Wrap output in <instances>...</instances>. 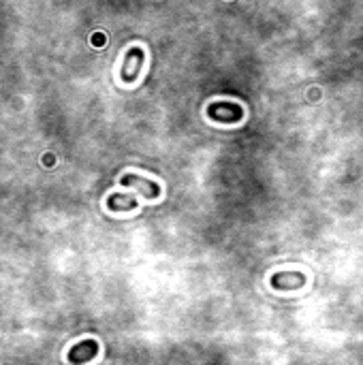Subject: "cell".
<instances>
[{"label": "cell", "instance_id": "cell-1", "mask_svg": "<svg viewBox=\"0 0 363 365\" xmlns=\"http://www.w3.org/2000/svg\"><path fill=\"white\" fill-rule=\"evenodd\" d=\"M207 118L218 124H240L244 120V107L233 100H216L207 105Z\"/></svg>", "mask_w": 363, "mask_h": 365}, {"label": "cell", "instance_id": "cell-2", "mask_svg": "<svg viewBox=\"0 0 363 365\" xmlns=\"http://www.w3.org/2000/svg\"><path fill=\"white\" fill-rule=\"evenodd\" d=\"M143 64H145V51L141 47H131L124 54L122 69H120V80L124 84H135Z\"/></svg>", "mask_w": 363, "mask_h": 365}, {"label": "cell", "instance_id": "cell-3", "mask_svg": "<svg viewBox=\"0 0 363 365\" xmlns=\"http://www.w3.org/2000/svg\"><path fill=\"white\" fill-rule=\"evenodd\" d=\"M120 184L139 190L145 199H159V197H161V190H163L159 181L148 179V177H143V175H137V173H124V175L120 177Z\"/></svg>", "mask_w": 363, "mask_h": 365}, {"label": "cell", "instance_id": "cell-4", "mask_svg": "<svg viewBox=\"0 0 363 365\" xmlns=\"http://www.w3.org/2000/svg\"><path fill=\"white\" fill-rule=\"evenodd\" d=\"M269 284L276 291H297L306 284V276L301 271H278L269 278Z\"/></svg>", "mask_w": 363, "mask_h": 365}, {"label": "cell", "instance_id": "cell-5", "mask_svg": "<svg viewBox=\"0 0 363 365\" xmlns=\"http://www.w3.org/2000/svg\"><path fill=\"white\" fill-rule=\"evenodd\" d=\"M98 342L96 340H82V342H77L69 355H67V361L73 363V365H82V363H88L92 361L96 355H98Z\"/></svg>", "mask_w": 363, "mask_h": 365}, {"label": "cell", "instance_id": "cell-6", "mask_svg": "<svg viewBox=\"0 0 363 365\" xmlns=\"http://www.w3.org/2000/svg\"><path fill=\"white\" fill-rule=\"evenodd\" d=\"M137 197L131 193H112L107 197V210L109 212H131L137 210Z\"/></svg>", "mask_w": 363, "mask_h": 365}]
</instances>
